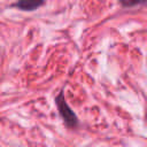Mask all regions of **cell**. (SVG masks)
<instances>
[{
	"label": "cell",
	"instance_id": "1",
	"mask_svg": "<svg viewBox=\"0 0 147 147\" xmlns=\"http://www.w3.org/2000/svg\"><path fill=\"white\" fill-rule=\"evenodd\" d=\"M55 102H56L59 113H60L61 117L63 118V121L65 122L67 126H69V127H76L78 125V118H77L76 114L72 111V109L68 106V103H67V101H65L64 95H63L62 92L56 96Z\"/></svg>",
	"mask_w": 147,
	"mask_h": 147
},
{
	"label": "cell",
	"instance_id": "2",
	"mask_svg": "<svg viewBox=\"0 0 147 147\" xmlns=\"http://www.w3.org/2000/svg\"><path fill=\"white\" fill-rule=\"evenodd\" d=\"M44 2L45 0H17L13 6L24 11H31L41 7Z\"/></svg>",
	"mask_w": 147,
	"mask_h": 147
},
{
	"label": "cell",
	"instance_id": "3",
	"mask_svg": "<svg viewBox=\"0 0 147 147\" xmlns=\"http://www.w3.org/2000/svg\"><path fill=\"white\" fill-rule=\"evenodd\" d=\"M123 7H136L139 5H144L146 0H118Z\"/></svg>",
	"mask_w": 147,
	"mask_h": 147
}]
</instances>
